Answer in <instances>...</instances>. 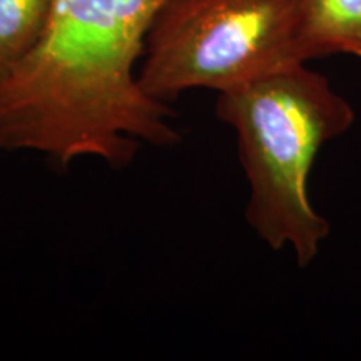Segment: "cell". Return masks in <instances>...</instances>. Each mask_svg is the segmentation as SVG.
Segmentation results:
<instances>
[{"mask_svg": "<svg viewBox=\"0 0 361 361\" xmlns=\"http://www.w3.org/2000/svg\"><path fill=\"white\" fill-rule=\"evenodd\" d=\"M162 0H56L35 47L0 80V152H40L59 169L97 157L128 168L142 142L173 147L169 104L134 67Z\"/></svg>", "mask_w": 361, "mask_h": 361, "instance_id": "obj_1", "label": "cell"}, {"mask_svg": "<svg viewBox=\"0 0 361 361\" xmlns=\"http://www.w3.org/2000/svg\"><path fill=\"white\" fill-rule=\"evenodd\" d=\"M216 117L236 133L250 184L246 221L273 250L293 247L305 268L328 238L308 179L319 149L355 121L350 102L305 64H290L219 92Z\"/></svg>", "mask_w": 361, "mask_h": 361, "instance_id": "obj_2", "label": "cell"}, {"mask_svg": "<svg viewBox=\"0 0 361 361\" xmlns=\"http://www.w3.org/2000/svg\"><path fill=\"white\" fill-rule=\"evenodd\" d=\"M298 0H162L147 30L139 84L171 104L191 89L218 92L290 64Z\"/></svg>", "mask_w": 361, "mask_h": 361, "instance_id": "obj_3", "label": "cell"}, {"mask_svg": "<svg viewBox=\"0 0 361 361\" xmlns=\"http://www.w3.org/2000/svg\"><path fill=\"white\" fill-rule=\"evenodd\" d=\"M331 54L361 57V0H298L296 61L306 64Z\"/></svg>", "mask_w": 361, "mask_h": 361, "instance_id": "obj_4", "label": "cell"}, {"mask_svg": "<svg viewBox=\"0 0 361 361\" xmlns=\"http://www.w3.org/2000/svg\"><path fill=\"white\" fill-rule=\"evenodd\" d=\"M56 0H0V80L35 47Z\"/></svg>", "mask_w": 361, "mask_h": 361, "instance_id": "obj_5", "label": "cell"}]
</instances>
